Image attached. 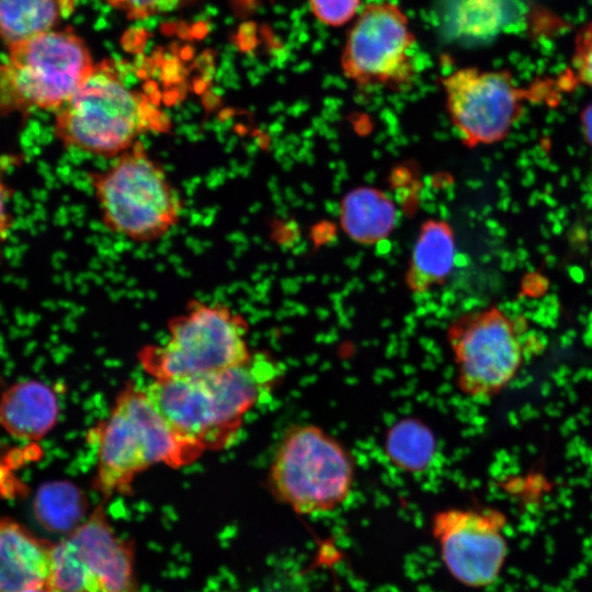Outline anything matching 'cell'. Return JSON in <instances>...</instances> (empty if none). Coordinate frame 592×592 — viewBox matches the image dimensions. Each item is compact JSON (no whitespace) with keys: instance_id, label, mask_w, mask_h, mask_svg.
Masks as SVG:
<instances>
[{"instance_id":"cell-1","label":"cell","mask_w":592,"mask_h":592,"mask_svg":"<svg viewBox=\"0 0 592 592\" xmlns=\"http://www.w3.org/2000/svg\"><path fill=\"white\" fill-rule=\"evenodd\" d=\"M282 376L280 363L260 351L220 372L153 380L145 391L172 430L205 453L229 446L246 414Z\"/></svg>"},{"instance_id":"cell-2","label":"cell","mask_w":592,"mask_h":592,"mask_svg":"<svg viewBox=\"0 0 592 592\" xmlns=\"http://www.w3.org/2000/svg\"><path fill=\"white\" fill-rule=\"evenodd\" d=\"M171 128L152 96L128 87L110 62L99 64L55 112L53 132L68 149L116 158L148 134Z\"/></svg>"},{"instance_id":"cell-3","label":"cell","mask_w":592,"mask_h":592,"mask_svg":"<svg viewBox=\"0 0 592 592\" xmlns=\"http://www.w3.org/2000/svg\"><path fill=\"white\" fill-rule=\"evenodd\" d=\"M94 439L98 457L93 486L103 501L128 496L136 477L153 465L181 468L204 454L172 430L145 389L133 383L117 394Z\"/></svg>"},{"instance_id":"cell-4","label":"cell","mask_w":592,"mask_h":592,"mask_svg":"<svg viewBox=\"0 0 592 592\" xmlns=\"http://www.w3.org/2000/svg\"><path fill=\"white\" fill-rule=\"evenodd\" d=\"M103 226L133 242L160 240L179 224L181 194L141 141L90 175Z\"/></svg>"},{"instance_id":"cell-5","label":"cell","mask_w":592,"mask_h":592,"mask_svg":"<svg viewBox=\"0 0 592 592\" xmlns=\"http://www.w3.org/2000/svg\"><path fill=\"white\" fill-rule=\"evenodd\" d=\"M248 330L244 317L227 305L194 300L170 319L164 343L144 346L137 358L153 380L220 372L252 356Z\"/></svg>"},{"instance_id":"cell-6","label":"cell","mask_w":592,"mask_h":592,"mask_svg":"<svg viewBox=\"0 0 592 592\" xmlns=\"http://www.w3.org/2000/svg\"><path fill=\"white\" fill-rule=\"evenodd\" d=\"M354 480L350 451L311 423L294 425L285 433L267 474L276 500L301 515L335 511L349 499Z\"/></svg>"},{"instance_id":"cell-7","label":"cell","mask_w":592,"mask_h":592,"mask_svg":"<svg viewBox=\"0 0 592 592\" xmlns=\"http://www.w3.org/2000/svg\"><path fill=\"white\" fill-rule=\"evenodd\" d=\"M83 39L68 30L8 46L0 62V114L58 111L93 70Z\"/></svg>"},{"instance_id":"cell-8","label":"cell","mask_w":592,"mask_h":592,"mask_svg":"<svg viewBox=\"0 0 592 592\" xmlns=\"http://www.w3.org/2000/svg\"><path fill=\"white\" fill-rule=\"evenodd\" d=\"M455 380L466 397L486 401L500 395L517 376L536 334L527 320L497 306L467 311L446 330Z\"/></svg>"},{"instance_id":"cell-9","label":"cell","mask_w":592,"mask_h":592,"mask_svg":"<svg viewBox=\"0 0 592 592\" xmlns=\"http://www.w3.org/2000/svg\"><path fill=\"white\" fill-rule=\"evenodd\" d=\"M417 47L409 19L397 3L371 2L348 32L341 70L357 88L401 92L420 72Z\"/></svg>"},{"instance_id":"cell-10","label":"cell","mask_w":592,"mask_h":592,"mask_svg":"<svg viewBox=\"0 0 592 592\" xmlns=\"http://www.w3.org/2000/svg\"><path fill=\"white\" fill-rule=\"evenodd\" d=\"M441 84L451 124L469 149L505 139L523 115L525 103L555 87L549 79L523 88L508 70L470 66L445 75Z\"/></svg>"},{"instance_id":"cell-11","label":"cell","mask_w":592,"mask_h":592,"mask_svg":"<svg viewBox=\"0 0 592 592\" xmlns=\"http://www.w3.org/2000/svg\"><path fill=\"white\" fill-rule=\"evenodd\" d=\"M49 585L56 592H138L134 545L115 532L103 502L54 544Z\"/></svg>"},{"instance_id":"cell-12","label":"cell","mask_w":592,"mask_h":592,"mask_svg":"<svg viewBox=\"0 0 592 592\" xmlns=\"http://www.w3.org/2000/svg\"><path fill=\"white\" fill-rule=\"evenodd\" d=\"M506 516L496 509H445L432 519V535L442 560L458 582L470 588L490 585L508 554Z\"/></svg>"},{"instance_id":"cell-13","label":"cell","mask_w":592,"mask_h":592,"mask_svg":"<svg viewBox=\"0 0 592 592\" xmlns=\"http://www.w3.org/2000/svg\"><path fill=\"white\" fill-rule=\"evenodd\" d=\"M54 544L10 517L0 519V592L49 584Z\"/></svg>"},{"instance_id":"cell-14","label":"cell","mask_w":592,"mask_h":592,"mask_svg":"<svg viewBox=\"0 0 592 592\" xmlns=\"http://www.w3.org/2000/svg\"><path fill=\"white\" fill-rule=\"evenodd\" d=\"M455 253V234L449 223L437 218L423 221L405 273L409 292L423 295L444 285L452 273Z\"/></svg>"},{"instance_id":"cell-15","label":"cell","mask_w":592,"mask_h":592,"mask_svg":"<svg viewBox=\"0 0 592 592\" xmlns=\"http://www.w3.org/2000/svg\"><path fill=\"white\" fill-rule=\"evenodd\" d=\"M59 402L55 391L38 380L20 382L0 399V423L20 440H39L55 426Z\"/></svg>"},{"instance_id":"cell-16","label":"cell","mask_w":592,"mask_h":592,"mask_svg":"<svg viewBox=\"0 0 592 592\" xmlns=\"http://www.w3.org/2000/svg\"><path fill=\"white\" fill-rule=\"evenodd\" d=\"M339 218L350 239L369 246L388 238L396 224L397 210L385 192L358 186L343 196Z\"/></svg>"},{"instance_id":"cell-17","label":"cell","mask_w":592,"mask_h":592,"mask_svg":"<svg viewBox=\"0 0 592 592\" xmlns=\"http://www.w3.org/2000/svg\"><path fill=\"white\" fill-rule=\"evenodd\" d=\"M75 0H0V37L7 46L54 30Z\"/></svg>"},{"instance_id":"cell-18","label":"cell","mask_w":592,"mask_h":592,"mask_svg":"<svg viewBox=\"0 0 592 592\" xmlns=\"http://www.w3.org/2000/svg\"><path fill=\"white\" fill-rule=\"evenodd\" d=\"M33 513L46 531L67 535L89 515L88 500L83 491L72 482L50 481L37 490Z\"/></svg>"},{"instance_id":"cell-19","label":"cell","mask_w":592,"mask_h":592,"mask_svg":"<svg viewBox=\"0 0 592 592\" xmlns=\"http://www.w3.org/2000/svg\"><path fill=\"white\" fill-rule=\"evenodd\" d=\"M384 449L389 462L408 474H421L433 463L437 451L433 431L417 418L396 421L386 432Z\"/></svg>"},{"instance_id":"cell-20","label":"cell","mask_w":592,"mask_h":592,"mask_svg":"<svg viewBox=\"0 0 592 592\" xmlns=\"http://www.w3.org/2000/svg\"><path fill=\"white\" fill-rule=\"evenodd\" d=\"M312 15L323 25L343 26L360 12L362 0H308Z\"/></svg>"},{"instance_id":"cell-21","label":"cell","mask_w":592,"mask_h":592,"mask_svg":"<svg viewBox=\"0 0 592 592\" xmlns=\"http://www.w3.org/2000/svg\"><path fill=\"white\" fill-rule=\"evenodd\" d=\"M572 75L592 89V21L583 25L574 38Z\"/></svg>"},{"instance_id":"cell-22","label":"cell","mask_w":592,"mask_h":592,"mask_svg":"<svg viewBox=\"0 0 592 592\" xmlns=\"http://www.w3.org/2000/svg\"><path fill=\"white\" fill-rule=\"evenodd\" d=\"M113 8L123 11L128 18L141 19L158 13L170 12L190 0H105Z\"/></svg>"},{"instance_id":"cell-23","label":"cell","mask_w":592,"mask_h":592,"mask_svg":"<svg viewBox=\"0 0 592 592\" xmlns=\"http://www.w3.org/2000/svg\"><path fill=\"white\" fill-rule=\"evenodd\" d=\"M11 196L12 191L5 183L4 177L0 171V250L12 230Z\"/></svg>"},{"instance_id":"cell-24","label":"cell","mask_w":592,"mask_h":592,"mask_svg":"<svg viewBox=\"0 0 592 592\" xmlns=\"http://www.w3.org/2000/svg\"><path fill=\"white\" fill-rule=\"evenodd\" d=\"M584 134L592 144V104L588 105L581 115Z\"/></svg>"},{"instance_id":"cell-25","label":"cell","mask_w":592,"mask_h":592,"mask_svg":"<svg viewBox=\"0 0 592 592\" xmlns=\"http://www.w3.org/2000/svg\"><path fill=\"white\" fill-rule=\"evenodd\" d=\"M18 592H56L49 584L29 587Z\"/></svg>"}]
</instances>
